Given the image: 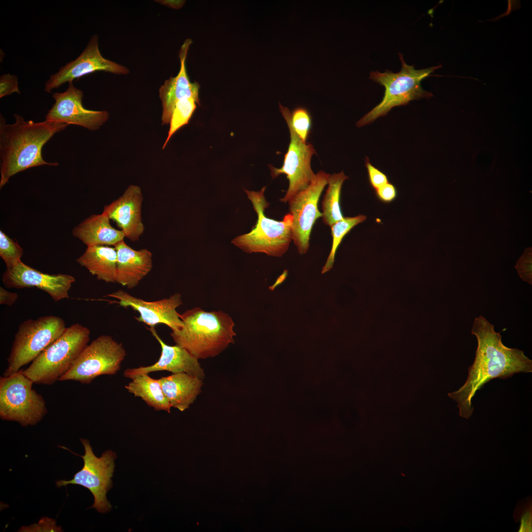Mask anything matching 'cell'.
Listing matches in <instances>:
<instances>
[{"mask_svg": "<svg viewBox=\"0 0 532 532\" xmlns=\"http://www.w3.org/2000/svg\"><path fill=\"white\" fill-rule=\"evenodd\" d=\"M66 327L64 320L54 315L28 319L22 322L15 334L7 366L3 376H8L32 362L59 338Z\"/></svg>", "mask_w": 532, "mask_h": 532, "instance_id": "obj_7", "label": "cell"}, {"mask_svg": "<svg viewBox=\"0 0 532 532\" xmlns=\"http://www.w3.org/2000/svg\"><path fill=\"white\" fill-rule=\"evenodd\" d=\"M172 407L184 411L201 392L202 380L185 372L172 373L158 379Z\"/></svg>", "mask_w": 532, "mask_h": 532, "instance_id": "obj_22", "label": "cell"}, {"mask_svg": "<svg viewBox=\"0 0 532 532\" xmlns=\"http://www.w3.org/2000/svg\"><path fill=\"white\" fill-rule=\"evenodd\" d=\"M365 166L367 171L369 182L373 189L376 190L383 185L389 182L387 176L380 170L373 166L369 159L366 157Z\"/></svg>", "mask_w": 532, "mask_h": 532, "instance_id": "obj_32", "label": "cell"}, {"mask_svg": "<svg viewBox=\"0 0 532 532\" xmlns=\"http://www.w3.org/2000/svg\"><path fill=\"white\" fill-rule=\"evenodd\" d=\"M114 247L117 251L116 283L129 289H133L151 271L152 253L145 248L133 249L124 240Z\"/></svg>", "mask_w": 532, "mask_h": 532, "instance_id": "obj_20", "label": "cell"}, {"mask_svg": "<svg viewBox=\"0 0 532 532\" xmlns=\"http://www.w3.org/2000/svg\"><path fill=\"white\" fill-rule=\"evenodd\" d=\"M266 188L258 192L244 190L257 213L258 220L251 232L236 237L232 243L248 253L260 252L281 257L288 250L292 240L293 217L289 213L278 221L265 215V210L269 204L264 196Z\"/></svg>", "mask_w": 532, "mask_h": 532, "instance_id": "obj_6", "label": "cell"}, {"mask_svg": "<svg viewBox=\"0 0 532 532\" xmlns=\"http://www.w3.org/2000/svg\"><path fill=\"white\" fill-rule=\"evenodd\" d=\"M85 453L80 456L83 460L82 468L76 472L70 480H59L56 482L58 487L75 484L87 488L94 498V502L90 508L104 513L110 511L111 505L106 498V494L112 487L111 478L114 470L116 453L108 450L101 457L94 454L88 440L80 438Z\"/></svg>", "mask_w": 532, "mask_h": 532, "instance_id": "obj_10", "label": "cell"}, {"mask_svg": "<svg viewBox=\"0 0 532 532\" xmlns=\"http://www.w3.org/2000/svg\"><path fill=\"white\" fill-rule=\"evenodd\" d=\"M13 116L15 121L9 124L0 115V189L13 175L28 168L43 165L58 166L57 162L43 159L42 148L56 133L68 125L47 120L25 121L18 114Z\"/></svg>", "mask_w": 532, "mask_h": 532, "instance_id": "obj_2", "label": "cell"}, {"mask_svg": "<svg viewBox=\"0 0 532 532\" xmlns=\"http://www.w3.org/2000/svg\"><path fill=\"white\" fill-rule=\"evenodd\" d=\"M126 351L111 336L101 335L81 353L73 366L59 381L72 380L89 384L102 375H113L120 369Z\"/></svg>", "mask_w": 532, "mask_h": 532, "instance_id": "obj_9", "label": "cell"}, {"mask_svg": "<svg viewBox=\"0 0 532 532\" xmlns=\"http://www.w3.org/2000/svg\"><path fill=\"white\" fill-rule=\"evenodd\" d=\"M55 102L45 116L46 120L75 125L93 131L99 129L109 118L107 111H96L83 107V92L73 83L64 92L52 94Z\"/></svg>", "mask_w": 532, "mask_h": 532, "instance_id": "obj_14", "label": "cell"}, {"mask_svg": "<svg viewBox=\"0 0 532 532\" xmlns=\"http://www.w3.org/2000/svg\"><path fill=\"white\" fill-rule=\"evenodd\" d=\"M2 281L8 288L36 287L47 293L55 301L69 298L68 291L75 278L66 274H49L36 270L22 261L6 268Z\"/></svg>", "mask_w": 532, "mask_h": 532, "instance_id": "obj_16", "label": "cell"}, {"mask_svg": "<svg viewBox=\"0 0 532 532\" xmlns=\"http://www.w3.org/2000/svg\"><path fill=\"white\" fill-rule=\"evenodd\" d=\"M72 235L87 247L95 245L114 246L124 240L125 235L121 230L113 228L106 213L93 214L87 217L72 231Z\"/></svg>", "mask_w": 532, "mask_h": 532, "instance_id": "obj_21", "label": "cell"}, {"mask_svg": "<svg viewBox=\"0 0 532 532\" xmlns=\"http://www.w3.org/2000/svg\"><path fill=\"white\" fill-rule=\"evenodd\" d=\"M375 193L378 199L386 203L393 201L397 197L396 187L390 182L375 190Z\"/></svg>", "mask_w": 532, "mask_h": 532, "instance_id": "obj_35", "label": "cell"}, {"mask_svg": "<svg viewBox=\"0 0 532 532\" xmlns=\"http://www.w3.org/2000/svg\"><path fill=\"white\" fill-rule=\"evenodd\" d=\"M142 201L141 188L131 185L121 196L103 208V212L116 223L125 237L133 242L138 240L144 232L141 217Z\"/></svg>", "mask_w": 532, "mask_h": 532, "instance_id": "obj_18", "label": "cell"}, {"mask_svg": "<svg viewBox=\"0 0 532 532\" xmlns=\"http://www.w3.org/2000/svg\"><path fill=\"white\" fill-rule=\"evenodd\" d=\"M114 298L118 303L124 307H130L139 313L136 320L150 328H155L158 324H165L172 332L180 329L184 325L176 308L182 304L180 294L176 293L168 298L153 301H145L135 297L122 290H119L108 295Z\"/></svg>", "mask_w": 532, "mask_h": 532, "instance_id": "obj_15", "label": "cell"}, {"mask_svg": "<svg viewBox=\"0 0 532 532\" xmlns=\"http://www.w3.org/2000/svg\"><path fill=\"white\" fill-rule=\"evenodd\" d=\"M14 93L20 94L18 77L9 73L2 75L0 77V98Z\"/></svg>", "mask_w": 532, "mask_h": 532, "instance_id": "obj_33", "label": "cell"}, {"mask_svg": "<svg viewBox=\"0 0 532 532\" xmlns=\"http://www.w3.org/2000/svg\"><path fill=\"white\" fill-rule=\"evenodd\" d=\"M90 330L75 323L49 345L24 370L26 376L37 384L52 385L66 374L88 345Z\"/></svg>", "mask_w": 532, "mask_h": 532, "instance_id": "obj_5", "label": "cell"}, {"mask_svg": "<svg viewBox=\"0 0 532 532\" xmlns=\"http://www.w3.org/2000/svg\"><path fill=\"white\" fill-rule=\"evenodd\" d=\"M33 381L19 370L0 377V418L23 427L37 424L48 411L43 397L33 389Z\"/></svg>", "mask_w": 532, "mask_h": 532, "instance_id": "obj_8", "label": "cell"}, {"mask_svg": "<svg viewBox=\"0 0 532 532\" xmlns=\"http://www.w3.org/2000/svg\"><path fill=\"white\" fill-rule=\"evenodd\" d=\"M401 63V70L396 73L386 70L383 73L372 71L369 78L385 87V92L381 102L365 115L356 123L358 127L368 125L378 118L386 116L394 107L406 105L412 100L432 96L431 92L423 89L422 80L441 66L416 69L414 66L405 63L403 55L399 53Z\"/></svg>", "mask_w": 532, "mask_h": 532, "instance_id": "obj_4", "label": "cell"}, {"mask_svg": "<svg viewBox=\"0 0 532 532\" xmlns=\"http://www.w3.org/2000/svg\"><path fill=\"white\" fill-rule=\"evenodd\" d=\"M366 219V216L360 214L354 217L344 218L331 225V234L332 237V249L322 273L329 271L334 263L336 250L344 236L356 226L363 222Z\"/></svg>", "mask_w": 532, "mask_h": 532, "instance_id": "obj_26", "label": "cell"}, {"mask_svg": "<svg viewBox=\"0 0 532 532\" xmlns=\"http://www.w3.org/2000/svg\"><path fill=\"white\" fill-rule=\"evenodd\" d=\"M280 111L287 123L290 134V142L280 168L268 165L273 179L285 174L289 185L285 196L280 199L284 203L288 202L299 192L305 189L314 180L315 174L311 167V160L316 151L313 146L303 142L294 131L291 121L289 108L279 103Z\"/></svg>", "mask_w": 532, "mask_h": 532, "instance_id": "obj_11", "label": "cell"}, {"mask_svg": "<svg viewBox=\"0 0 532 532\" xmlns=\"http://www.w3.org/2000/svg\"><path fill=\"white\" fill-rule=\"evenodd\" d=\"M21 532H61L62 531L60 527L56 526V522L54 520L47 517L41 519L38 524H34L30 527H23L20 529Z\"/></svg>", "mask_w": 532, "mask_h": 532, "instance_id": "obj_34", "label": "cell"}, {"mask_svg": "<svg viewBox=\"0 0 532 532\" xmlns=\"http://www.w3.org/2000/svg\"><path fill=\"white\" fill-rule=\"evenodd\" d=\"M348 178L343 171L329 176L328 187L322 201V217L327 226H331L344 218L340 207V195L343 183Z\"/></svg>", "mask_w": 532, "mask_h": 532, "instance_id": "obj_25", "label": "cell"}, {"mask_svg": "<svg viewBox=\"0 0 532 532\" xmlns=\"http://www.w3.org/2000/svg\"><path fill=\"white\" fill-rule=\"evenodd\" d=\"M148 330L161 346L160 357L155 363L151 366L126 369L124 371L125 377L133 379L142 374L167 371L172 373L185 372L202 380L204 379V370L197 358L178 345L170 346L166 344L159 336L155 328H149Z\"/></svg>", "mask_w": 532, "mask_h": 532, "instance_id": "obj_17", "label": "cell"}, {"mask_svg": "<svg viewBox=\"0 0 532 532\" xmlns=\"http://www.w3.org/2000/svg\"><path fill=\"white\" fill-rule=\"evenodd\" d=\"M132 379L125 386L129 393L135 397L140 398L156 411L164 410L170 413L172 407L163 393L158 379L151 378L148 374H142Z\"/></svg>", "mask_w": 532, "mask_h": 532, "instance_id": "obj_24", "label": "cell"}, {"mask_svg": "<svg viewBox=\"0 0 532 532\" xmlns=\"http://www.w3.org/2000/svg\"><path fill=\"white\" fill-rule=\"evenodd\" d=\"M532 248L526 249L515 266L520 278L529 284H532Z\"/></svg>", "mask_w": 532, "mask_h": 532, "instance_id": "obj_31", "label": "cell"}, {"mask_svg": "<svg viewBox=\"0 0 532 532\" xmlns=\"http://www.w3.org/2000/svg\"><path fill=\"white\" fill-rule=\"evenodd\" d=\"M471 334L477 341L474 361L468 368L464 384L448 394L457 402L460 415L466 419L473 412V397L486 383L495 378L506 379L516 373L532 372V361L522 350L505 346L502 336L483 316L475 318Z\"/></svg>", "mask_w": 532, "mask_h": 532, "instance_id": "obj_1", "label": "cell"}, {"mask_svg": "<svg viewBox=\"0 0 532 532\" xmlns=\"http://www.w3.org/2000/svg\"><path fill=\"white\" fill-rule=\"evenodd\" d=\"M197 102L193 98H185L179 100L175 104L170 121L168 135L164 144L166 147L172 135L180 128L187 125L197 108Z\"/></svg>", "mask_w": 532, "mask_h": 532, "instance_id": "obj_27", "label": "cell"}, {"mask_svg": "<svg viewBox=\"0 0 532 532\" xmlns=\"http://www.w3.org/2000/svg\"><path fill=\"white\" fill-rule=\"evenodd\" d=\"M330 174L319 171L305 189L299 192L289 201L292 223V240L300 254L306 253L313 225L322 216L318 208L322 192L328 184Z\"/></svg>", "mask_w": 532, "mask_h": 532, "instance_id": "obj_12", "label": "cell"}, {"mask_svg": "<svg viewBox=\"0 0 532 532\" xmlns=\"http://www.w3.org/2000/svg\"><path fill=\"white\" fill-rule=\"evenodd\" d=\"M291 121L297 135L303 142H306L312 126L311 117L308 110L303 107L296 108L291 113Z\"/></svg>", "mask_w": 532, "mask_h": 532, "instance_id": "obj_29", "label": "cell"}, {"mask_svg": "<svg viewBox=\"0 0 532 532\" xmlns=\"http://www.w3.org/2000/svg\"><path fill=\"white\" fill-rule=\"evenodd\" d=\"M513 517L516 523L520 522L519 532H531L532 531V498L518 501L514 511Z\"/></svg>", "mask_w": 532, "mask_h": 532, "instance_id": "obj_30", "label": "cell"}, {"mask_svg": "<svg viewBox=\"0 0 532 532\" xmlns=\"http://www.w3.org/2000/svg\"><path fill=\"white\" fill-rule=\"evenodd\" d=\"M183 326L170 333L174 342L198 359L214 357L234 342L232 317L222 311H206L199 307L180 314Z\"/></svg>", "mask_w": 532, "mask_h": 532, "instance_id": "obj_3", "label": "cell"}, {"mask_svg": "<svg viewBox=\"0 0 532 532\" xmlns=\"http://www.w3.org/2000/svg\"><path fill=\"white\" fill-rule=\"evenodd\" d=\"M76 261L98 280L116 283L117 251L114 247L105 245L87 247Z\"/></svg>", "mask_w": 532, "mask_h": 532, "instance_id": "obj_23", "label": "cell"}, {"mask_svg": "<svg viewBox=\"0 0 532 532\" xmlns=\"http://www.w3.org/2000/svg\"><path fill=\"white\" fill-rule=\"evenodd\" d=\"M23 250L20 245L0 231V256L4 261L6 268H10L20 263Z\"/></svg>", "mask_w": 532, "mask_h": 532, "instance_id": "obj_28", "label": "cell"}, {"mask_svg": "<svg viewBox=\"0 0 532 532\" xmlns=\"http://www.w3.org/2000/svg\"><path fill=\"white\" fill-rule=\"evenodd\" d=\"M97 71H104L116 74H127L126 67L104 58L99 48V38L93 35L86 48L74 60L72 61L50 76L45 83V91L51 93L64 83H73L76 79Z\"/></svg>", "mask_w": 532, "mask_h": 532, "instance_id": "obj_13", "label": "cell"}, {"mask_svg": "<svg viewBox=\"0 0 532 532\" xmlns=\"http://www.w3.org/2000/svg\"><path fill=\"white\" fill-rule=\"evenodd\" d=\"M192 43L191 39H186L180 48L179 52L180 68L178 74L166 80L159 89L163 107L162 125L169 124L175 104L179 100L193 98L200 105L199 98L200 85L198 82L190 81L186 68V59Z\"/></svg>", "mask_w": 532, "mask_h": 532, "instance_id": "obj_19", "label": "cell"}, {"mask_svg": "<svg viewBox=\"0 0 532 532\" xmlns=\"http://www.w3.org/2000/svg\"><path fill=\"white\" fill-rule=\"evenodd\" d=\"M18 295L16 293L10 292L0 287V304L8 306L12 305L17 300Z\"/></svg>", "mask_w": 532, "mask_h": 532, "instance_id": "obj_36", "label": "cell"}]
</instances>
